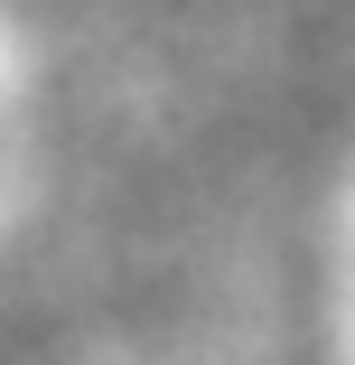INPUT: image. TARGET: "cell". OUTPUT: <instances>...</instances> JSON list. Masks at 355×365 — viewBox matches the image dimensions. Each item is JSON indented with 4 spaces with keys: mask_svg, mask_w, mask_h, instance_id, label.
Here are the masks:
<instances>
[]
</instances>
